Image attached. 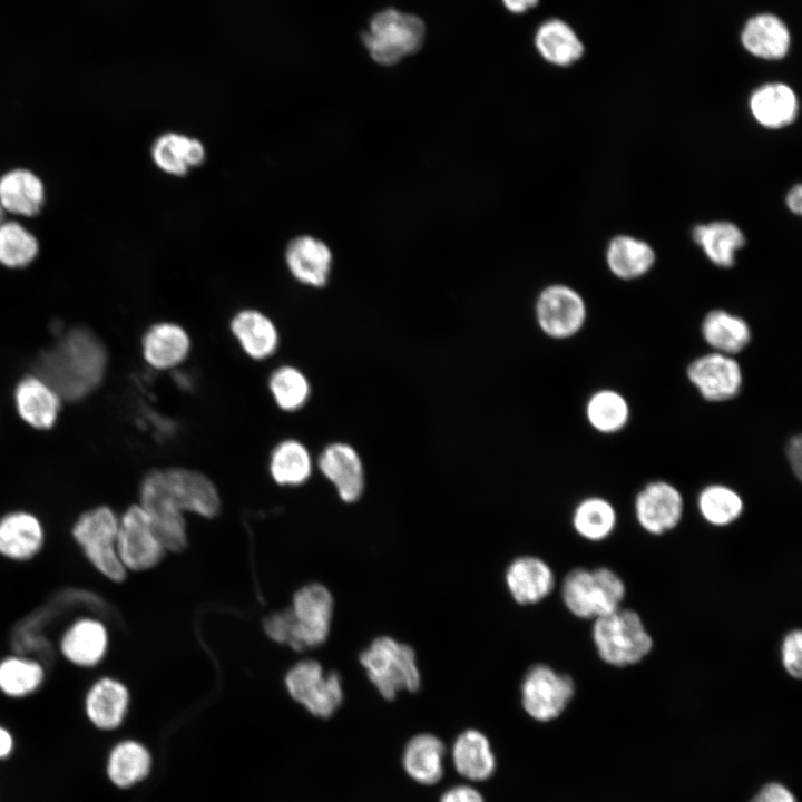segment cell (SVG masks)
<instances>
[{
	"instance_id": "16",
	"label": "cell",
	"mask_w": 802,
	"mask_h": 802,
	"mask_svg": "<svg viewBox=\"0 0 802 802\" xmlns=\"http://www.w3.org/2000/svg\"><path fill=\"white\" fill-rule=\"evenodd\" d=\"M284 261L290 274L300 284L321 288L331 277L333 253L321 238L301 234L286 244Z\"/></svg>"
},
{
	"instance_id": "38",
	"label": "cell",
	"mask_w": 802,
	"mask_h": 802,
	"mask_svg": "<svg viewBox=\"0 0 802 802\" xmlns=\"http://www.w3.org/2000/svg\"><path fill=\"white\" fill-rule=\"evenodd\" d=\"M585 412L593 429L604 434H613L626 427L630 410L623 394L612 389H603L589 397Z\"/></svg>"
},
{
	"instance_id": "32",
	"label": "cell",
	"mask_w": 802,
	"mask_h": 802,
	"mask_svg": "<svg viewBox=\"0 0 802 802\" xmlns=\"http://www.w3.org/2000/svg\"><path fill=\"white\" fill-rule=\"evenodd\" d=\"M701 333L714 352L732 356L745 350L752 340L746 320L724 309H714L705 314Z\"/></svg>"
},
{
	"instance_id": "47",
	"label": "cell",
	"mask_w": 802,
	"mask_h": 802,
	"mask_svg": "<svg viewBox=\"0 0 802 802\" xmlns=\"http://www.w3.org/2000/svg\"><path fill=\"white\" fill-rule=\"evenodd\" d=\"M501 2L508 11L520 14L535 8L539 0H501Z\"/></svg>"
},
{
	"instance_id": "9",
	"label": "cell",
	"mask_w": 802,
	"mask_h": 802,
	"mask_svg": "<svg viewBox=\"0 0 802 802\" xmlns=\"http://www.w3.org/2000/svg\"><path fill=\"white\" fill-rule=\"evenodd\" d=\"M290 612V647L303 651L326 640L333 615V598L326 587L321 584L302 587L295 593Z\"/></svg>"
},
{
	"instance_id": "5",
	"label": "cell",
	"mask_w": 802,
	"mask_h": 802,
	"mask_svg": "<svg viewBox=\"0 0 802 802\" xmlns=\"http://www.w3.org/2000/svg\"><path fill=\"white\" fill-rule=\"evenodd\" d=\"M360 663L379 694L389 701L400 692H415L421 674L411 646L390 636H380L360 654Z\"/></svg>"
},
{
	"instance_id": "26",
	"label": "cell",
	"mask_w": 802,
	"mask_h": 802,
	"mask_svg": "<svg viewBox=\"0 0 802 802\" xmlns=\"http://www.w3.org/2000/svg\"><path fill=\"white\" fill-rule=\"evenodd\" d=\"M231 332L244 353L253 360L271 358L280 343L278 330L262 311L244 309L231 320Z\"/></svg>"
},
{
	"instance_id": "11",
	"label": "cell",
	"mask_w": 802,
	"mask_h": 802,
	"mask_svg": "<svg viewBox=\"0 0 802 802\" xmlns=\"http://www.w3.org/2000/svg\"><path fill=\"white\" fill-rule=\"evenodd\" d=\"M535 319L548 338L566 340L578 334L587 320V305L574 287L555 283L545 286L535 301Z\"/></svg>"
},
{
	"instance_id": "23",
	"label": "cell",
	"mask_w": 802,
	"mask_h": 802,
	"mask_svg": "<svg viewBox=\"0 0 802 802\" xmlns=\"http://www.w3.org/2000/svg\"><path fill=\"white\" fill-rule=\"evenodd\" d=\"M45 544L39 518L27 510L9 511L0 517V555L13 561L32 559Z\"/></svg>"
},
{
	"instance_id": "6",
	"label": "cell",
	"mask_w": 802,
	"mask_h": 802,
	"mask_svg": "<svg viewBox=\"0 0 802 802\" xmlns=\"http://www.w3.org/2000/svg\"><path fill=\"white\" fill-rule=\"evenodd\" d=\"M426 26L415 14L389 8L375 13L362 33L370 57L381 66H393L420 50Z\"/></svg>"
},
{
	"instance_id": "29",
	"label": "cell",
	"mask_w": 802,
	"mask_h": 802,
	"mask_svg": "<svg viewBox=\"0 0 802 802\" xmlns=\"http://www.w3.org/2000/svg\"><path fill=\"white\" fill-rule=\"evenodd\" d=\"M451 760L456 771L471 782L490 779L497 767L489 739L475 728L466 730L456 737Z\"/></svg>"
},
{
	"instance_id": "45",
	"label": "cell",
	"mask_w": 802,
	"mask_h": 802,
	"mask_svg": "<svg viewBox=\"0 0 802 802\" xmlns=\"http://www.w3.org/2000/svg\"><path fill=\"white\" fill-rule=\"evenodd\" d=\"M788 461L792 468V471L801 479L802 470V438L800 434L793 436L788 442Z\"/></svg>"
},
{
	"instance_id": "17",
	"label": "cell",
	"mask_w": 802,
	"mask_h": 802,
	"mask_svg": "<svg viewBox=\"0 0 802 802\" xmlns=\"http://www.w3.org/2000/svg\"><path fill=\"white\" fill-rule=\"evenodd\" d=\"M13 402L19 418L36 430L52 429L63 401L36 373L21 378L13 390Z\"/></svg>"
},
{
	"instance_id": "24",
	"label": "cell",
	"mask_w": 802,
	"mask_h": 802,
	"mask_svg": "<svg viewBox=\"0 0 802 802\" xmlns=\"http://www.w3.org/2000/svg\"><path fill=\"white\" fill-rule=\"evenodd\" d=\"M129 705V692L124 683L102 676L95 681L85 696V711L89 721L100 730L117 728Z\"/></svg>"
},
{
	"instance_id": "37",
	"label": "cell",
	"mask_w": 802,
	"mask_h": 802,
	"mask_svg": "<svg viewBox=\"0 0 802 802\" xmlns=\"http://www.w3.org/2000/svg\"><path fill=\"white\" fill-rule=\"evenodd\" d=\"M697 509L708 525L726 527L741 518L744 501L735 489L722 483H712L700 491Z\"/></svg>"
},
{
	"instance_id": "21",
	"label": "cell",
	"mask_w": 802,
	"mask_h": 802,
	"mask_svg": "<svg viewBox=\"0 0 802 802\" xmlns=\"http://www.w3.org/2000/svg\"><path fill=\"white\" fill-rule=\"evenodd\" d=\"M154 165L173 177H184L206 160V147L197 137L178 131H166L151 143Z\"/></svg>"
},
{
	"instance_id": "7",
	"label": "cell",
	"mask_w": 802,
	"mask_h": 802,
	"mask_svg": "<svg viewBox=\"0 0 802 802\" xmlns=\"http://www.w3.org/2000/svg\"><path fill=\"white\" fill-rule=\"evenodd\" d=\"M117 530L118 516L106 505L80 514L71 528L72 538L87 560L114 583L123 581L127 575L117 552Z\"/></svg>"
},
{
	"instance_id": "49",
	"label": "cell",
	"mask_w": 802,
	"mask_h": 802,
	"mask_svg": "<svg viewBox=\"0 0 802 802\" xmlns=\"http://www.w3.org/2000/svg\"><path fill=\"white\" fill-rule=\"evenodd\" d=\"M4 214H6V213H4L3 208H2L1 205H0V222H2V221L4 219Z\"/></svg>"
},
{
	"instance_id": "30",
	"label": "cell",
	"mask_w": 802,
	"mask_h": 802,
	"mask_svg": "<svg viewBox=\"0 0 802 802\" xmlns=\"http://www.w3.org/2000/svg\"><path fill=\"white\" fill-rule=\"evenodd\" d=\"M446 746L431 733L412 736L402 753V766L405 773L417 783L433 785L444 772Z\"/></svg>"
},
{
	"instance_id": "13",
	"label": "cell",
	"mask_w": 802,
	"mask_h": 802,
	"mask_svg": "<svg viewBox=\"0 0 802 802\" xmlns=\"http://www.w3.org/2000/svg\"><path fill=\"white\" fill-rule=\"evenodd\" d=\"M686 376L708 402L730 401L740 394L743 385V372L736 359L714 351L694 359L687 365Z\"/></svg>"
},
{
	"instance_id": "36",
	"label": "cell",
	"mask_w": 802,
	"mask_h": 802,
	"mask_svg": "<svg viewBox=\"0 0 802 802\" xmlns=\"http://www.w3.org/2000/svg\"><path fill=\"white\" fill-rule=\"evenodd\" d=\"M571 524L576 534L585 540L600 542L607 539L616 528V509L605 498L587 497L575 507Z\"/></svg>"
},
{
	"instance_id": "40",
	"label": "cell",
	"mask_w": 802,
	"mask_h": 802,
	"mask_svg": "<svg viewBox=\"0 0 802 802\" xmlns=\"http://www.w3.org/2000/svg\"><path fill=\"white\" fill-rule=\"evenodd\" d=\"M37 237L17 221L0 222V265L7 268H25L39 254Z\"/></svg>"
},
{
	"instance_id": "4",
	"label": "cell",
	"mask_w": 802,
	"mask_h": 802,
	"mask_svg": "<svg viewBox=\"0 0 802 802\" xmlns=\"http://www.w3.org/2000/svg\"><path fill=\"white\" fill-rule=\"evenodd\" d=\"M561 600L580 619H596L622 607L626 596L623 578L608 567H578L568 571L560 588Z\"/></svg>"
},
{
	"instance_id": "44",
	"label": "cell",
	"mask_w": 802,
	"mask_h": 802,
	"mask_svg": "<svg viewBox=\"0 0 802 802\" xmlns=\"http://www.w3.org/2000/svg\"><path fill=\"white\" fill-rule=\"evenodd\" d=\"M439 802H485V799L472 785L459 784L444 791Z\"/></svg>"
},
{
	"instance_id": "1",
	"label": "cell",
	"mask_w": 802,
	"mask_h": 802,
	"mask_svg": "<svg viewBox=\"0 0 802 802\" xmlns=\"http://www.w3.org/2000/svg\"><path fill=\"white\" fill-rule=\"evenodd\" d=\"M35 373L65 402H77L95 392L108 368V353L98 335L85 326L63 331L36 360Z\"/></svg>"
},
{
	"instance_id": "20",
	"label": "cell",
	"mask_w": 802,
	"mask_h": 802,
	"mask_svg": "<svg viewBox=\"0 0 802 802\" xmlns=\"http://www.w3.org/2000/svg\"><path fill=\"white\" fill-rule=\"evenodd\" d=\"M799 99L792 87L781 81L765 82L749 97V110L761 127L770 130L792 125L799 115Z\"/></svg>"
},
{
	"instance_id": "14",
	"label": "cell",
	"mask_w": 802,
	"mask_h": 802,
	"mask_svg": "<svg viewBox=\"0 0 802 802\" xmlns=\"http://www.w3.org/2000/svg\"><path fill=\"white\" fill-rule=\"evenodd\" d=\"M634 514L645 532L662 536L679 525L684 515V498L671 482L654 480L636 493Z\"/></svg>"
},
{
	"instance_id": "33",
	"label": "cell",
	"mask_w": 802,
	"mask_h": 802,
	"mask_svg": "<svg viewBox=\"0 0 802 802\" xmlns=\"http://www.w3.org/2000/svg\"><path fill=\"white\" fill-rule=\"evenodd\" d=\"M535 47L541 58L557 67H569L584 55V43L564 20L551 18L536 30Z\"/></svg>"
},
{
	"instance_id": "8",
	"label": "cell",
	"mask_w": 802,
	"mask_h": 802,
	"mask_svg": "<svg viewBox=\"0 0 802 802\" xmlns=\"http://www.w3.org/2000/svg\"><path fill=\"white\" fill-rule=\"evenodd\" d=\"M575 691L576 685L570 675L546 664H536L522 678L521 706L532 720L549 722L564 713Z\"/></svg>"
},
{
	"instance_id": "19",
	"label": "cell",
	"mask_w": 802,
	"mask_h": 802,
	"mask_svg": "<svg viewBox=\"0 0 802 802\" xmlns=\"http://www.w3.org/2000/svg\"><path fill=\"white\" fill-rule=\"evenodd\" d=\"M109 644L105 624L92 617L72 622L63 632L59 649L65 659L78 667L97 666L106 656Z\"/></svg>"
},
{
	"instance_id": "39",
	"label": "cell",
	"mask_w": 802,
	"mask_h": 802,
	"mask_svg": "<svg viewBox=\"0 0 802 802\" xmlns=\"http://www.w3.org/2000/svg\"><path fill=\"white\" fill-rule=\"evenodd\" d=\"M45 681L40 662L19 655L0 661V692L9 697H25L35 693Z\"/></svg>"
},
{
	"instance_id": "25",
	"label": "cell",
	"mask_w": 802,
	"mask_h": 802,
	"mask_svg": "<svg viewBox=\"0 0 802 802\" xmlns=\"http://www.w3.org/2000/svg\"><path fill=\"white\" fill-rule=\"evenodd\" d=\"M45 203V184L32 170L13 168L0 176V205L4 213L32 217L42 211Z\"/></svg>"
},
{
	"instance_id": "35",
	"label": "cell",
	"mask_w": 802,
	"mask_h": 802,
	"mask_svg": "<svg viewBox=\"0 0 802 802\" xmlns=\"http://www.w3.org/2000/svg\"><path fill=\"white\" fill-rule=\"evenodd\" d=\"M151 755L146 746L134 740L118 743L110 752L108 776L118 788H130L148 776Z\"/></svg>"
},
{
	"instance_id": "15",
	"label": "cell",
	"mask_w": 802,
	"mask_h": 802,
	"mask_svg": "<svg viewBox=\"0 0 802 802\" xmlns=\"http://www.w3.org/2000/svg\"><path fill=\"white\" fill-rule=\"evenodd\" d=\"M320 472L333 485L340 499L358 501L365 489V468L358 450L348 442L325 446L316 461Z\"/></svg>"
},
{
	"instance_id": "41",
	"label": "cell",
	"mask_w": 802,
	"mask_h": 802,
	"mask_svg": "<svg viewBox=\"0 0 802 802\" xmlns=\"http://www.w3.org/2000/svg\"><path fill=\"white\" fill-rule=\"evenodd\" d=\"M268 389L276 405L285 412L301 410L311 397L306 375L290 364H283L271 373Z\"/></svg>"
},
{
	"instance_id": "22",
	"label": "cell",
	"mask_w": 802,
	"mask_h": 802,
	"mask_svg": "<svg viewBox=\"0 0 802 802\" xmlns=\"http://www.w3.org/2000/svg\"><path fill=\"white\" fill-rule=\"evenodd\" d=\"M507 589L520 605H534L548 597L555 588L551 567L541 558L521 556L514 559L505 573Z\"/></svg>"
},
{
	"instance_id": "28",
	"label": "cell",
	"mask_w": 802,
	"mask_h": 802,
	"mask_svg": "<svg viewBox=\"0 0 802 802\" xmlns=\"http://www.w3.org/2000/svg\"><path fill=\"white\" fill-rule=\"evenodd\" d=\"M692 239L705 257L720 268L733 267L737 253L746 244L744 232L730 221L696 224L692 229Z\"/></svg>"
},
{
	"instance_id": "27",
	"label": "cell",
	"mask_w": 802,
	"mask_h": 802,
	"mask_svg": "<svg viewBox=\"0 0 802 802\" xmlns=\"http://www.w3.org/2000/svg\"><path fill=\"white\" fill-rule=\"evenodd\" d=\"M741 42L752 56L763 60H780L791 47V33L775 14L759 13L751 17L741 31Z\"/></svg>"
},
{
	"instance_id": "48",
	"label": "cell",
	"mask_w": 802,
	"mask_h": 802,
	"mask_svg": "<svg viewBox=\"0 0 802 802\" xmlns=\"http://www.w3.org/2000/svg\"><path fill=\"white\" fill-rule=\"evenodd\" d=\"M11 734L0 726V759L6 757L12 750Z\"/></svg>"
},
{
	"instance_id": "34",
	"label": "cell",
	"mask_w": 802,
	"mask_h": 802,
	"mask_svg": "<svg viewBox=\"0 0 802 802\" xmlns=\"http://www.w3.org/2000/svg\"><path fill=\"white\" fill-rule=\"evenodd\" d=\"M268 471L272 479L280 486H301L312 476V454L301 441L291 438L284 439L271 452Z\"/></svg>"
},
{
	"instance_id": "43",
	"label": "cell",
	"mask_w": 802,
	"mask_h": 802,
	"mask_svg": "<svg viewBox=\"0 0 802 802\" xmlns=\"http://www.w3.org/2000/svg\"><path fill=\"white\" fill-rule=\"evenodd\" d=\"M751 802H796L794 794L780 783L765 784Z\"/></svg>"
},
{
	"instance_id": "18",
	"label": "cell",
	"mask_w": 802,
	"mask_h": 802,
	"mask_svg": "<svg viewBox=\"0 0 802 802\" xmlns=\"http://www.w3.org/2000/svg\"><path fill=\"white\" fill-rule=\"evenodd\" d=\"M190 349L188 332L175 322L154 323L141 338L143 358L157 371L177 368L188 358Z\"/></svg>"
},
{
	"instance_id": "31",
	"label": "cell",
	"mask_w": 802,
	"mask_h": 802,
	"mask_svg": "<svg viewBox=\"0 0 802 802\" xmlns=\"http://www.w3.org/2000/svg\"><path fill=\"white\" fill-rule=\"evenodd\" d=\"M605 257L610 273L623 281L643 277L656 263L653 246L628 234H618L610 238Z\"/></svg>"
},
{
	"instance_id": "10",
	"label": "cell",
	"mask_w": 802,
	"mask_h": 802,
	"mask_svg": "<svg viewBox=\"0 0 802 802\" xmlns=\"http://www.w3.org/2000/svg\"><path fill=\"white\" fill-rule=\"evenodd\" d=\"M285 684L290 695L316 717H331L343 701L340 676L325 672L312 659L295 664L287 672Z\"/></svg>"
},
{
	"instance_id": "3",
	"label": "cell",
	"mask_w": 802,
	"mask_h": 802,
	"mask_svg": "<svg viewBox=\"0 0 802 802\" xmlns=\"http://www.w3.org/2000/svg\"><path fill=\"white\" fill-rule=\"evenodd\" d=\"M591 638L598 657L617 668L640 663L654 646L640 615L623 607L594 619Z\"/></svg>"
},
{
	"instance_id": "42",
	"label": "cell",
	"mask_w": 802,
	"mask_h": 802,
	"mask_svg": "<svg viewBox=\"0 0 802 802\" xmlns=\"http://www.w3.org/2000/svg\"><path fill=\"white\" fill-rule=\"evenodd\" d=\"M780 658L785 673L793 679L802 677V632L799 628L789 630L780 646Z\"/></svg>"
},
{
	"instance_id": "46",
	"label": "cell",
	"mask_w": 802,
	"mask_h": 802,
	"mask_svg": "<svg viewBox=\"0 0 802 802\" xmlns=\"http://www.w3.org/2000/svg\"><path fill=\"white\" fill-rule=\"evenodd\" d=\"M785 205L788 209L794 215H801L802 213V186L801 184L793 185L785 195Z\"/></svg>"
},
{
	"instance_id": "2",
	"label": "cell",
	"mask_w": 802,
	"mask_h": 802,
	"mask_svg": "<svg viewBox=\"0 0 802 802\" xmlns=\"http://www.w3.org/2000/svg\"><path fill=\"white\" fill-rule=\"evenodd\" d=\"M156 518L183 517L193 512L212 518L221 509L214 482L203 472L185 467L157 468L147 472L139 488V502Z\"/></svg>"
},
{
	"instance_id": "12",
	"label": "cell",
	"mask_w": 802,
	"mask_h": 802,
	"mask_svg": "<svg viewBox=\"0 0 802 802\" xmlns=\"http://www.w3.org/2000/svg\"><path fill=\"white\" fill-rule=\"evenodd\" d=\"M117 552L125 569L141 571L156 566L166 552L148 515L134 503L118 517Z\"/></svg>"
}]
</instances>
